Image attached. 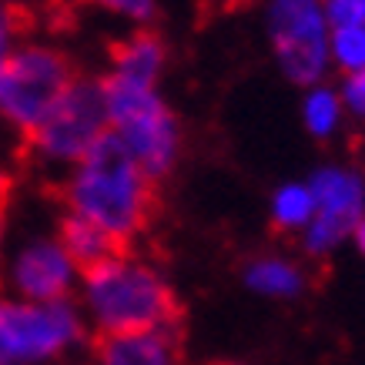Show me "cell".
Listing matches in <instances>:
<instances>
[{"mask_svg":"<svg viewBox=\"0 0 365 365\" xmlns=\"http://www.w3.org/2000/svg\"><path fill=\"white\" fill-rule=\"evenodd\" d=\"M71 215L98 225L114 242H128L148 225L151 215V178L131 158L118 134H104L78 165L71 168L64 185Z\"/></svg>","mask_w":365,"mask_h":365,"instance_id":"6da1fadb","label":"cell"},{"mask_svg":"<svg viewBox=\"0 0 365 365\" xmlns=\"http://www.w3.org/2000/svg\"><path fill=\"white\" fill-rule=\"evenodd\" d=\"M309 188L315 198V218L305 228L302 245L309 255H329L365 215V181L352 168L325 165L309 178Z\"/></svg>","mask_w":365,"mask_h":365,"instance_id":"ba28073f","label":"cell"},{"mask_svg":"<svg viewBox=\"0 0 365 365\" xmlns=\"http://www.w3.org/2000/svg\"><path fill=\"white\" fill-rule=\"evenodd\" d=\"M4 7H11L17 17H21L24 24L31 21V17H37V14H44V11H51L57 0H0Z\"/></svg>","mask_w":365,"mask_h":365,"instance_id":"44dd1931","label":"cell"},{"mask_svg":"<svg viewBox=\"0 0 365 365\" xmlns=\"http://www.w3.org/2000/svg\"><path fill=\"white\" fill-rule=\"evenodd\" d=\"M74 81L61 51L47 44H21L4 64L0 78V118L17 131L31 134L47 118L54 101Z\"/></svg>","mask_w":365,"mask_h":365,"instance_id":"8992f818","label":"cell"},{"mask_svg":"<svg viewBox=\"0 0 365 365\" xmlns=\"http://www.w3.org/2000/svg\"><path fill=\"white\" fill-rule=\"evenodd\" d=\"M84 309L101 335L178 332V302L151 265L128 255L84 272Z\"/></svg>","mask_w":365,"mask_h":365,"instance_id":"7a4b0ae2","label":"cell"},{"mask_svg":"<svg viewBox=\"0 0 365 365\" xmlns=\"http://www.w3.org/2000/svg\"><path fill=\"white\" fill-rule=\"evenodd\" d=\"M0 78H4V67H0Z\"/></svg>","mask_w":365,"mask_h":365,"instance_id":"603a6c76","label":"cell"},{"mask_svg":"<svg viewBox=\"0 0 365 365\" xmlns=\"http://www.w3.org/2000/svg\"><path fill=\"white\" fill-rule=\"evenodd\" d=\"M329 27H362L365 24V0H322Z\"/></svg>","mask_w":365,"mask_h":365,"instance_id":"e0dca14e","label":"cell"},{"mask_svg":"<svg viewBox=\"0 0 365 365\" xmlns=\"http://www.w3.org/2000/svg\"><path fill=\"white\" fill-rule=\"evenodd\" d=\"M57 242L64 245V252L81 268V275L91 272V268L104 265V262H111L114 255H121V242H114L108 232H101L98 225L84 222L78 215H67L64 222H61Z\"/></svg>","mask_w":365,"mask_h":365,"instance_id":"7c38bea8","label":"cell"},{"mask_svg":"<svg viewBox=\"0 0 365 365\" xmlns=\"http://www.w3.org/2000/svg\"><path fill=\"white\" fill-rule=\"evenodd\" d=\"M302 121H305L312 138H329L342 121V98L322 84L309 88L305 101H302Z\"/></svg>","mask_w":365,"mask_h":365,"instance_id":"9a60e30c","label":"cell"},{"mask_svg":"<svg viewBox=\"0 0 365 365\" xmlns=\"http://www.w3.org/2000/svg\"><path fill=\"white\" fill-rule=\"evenodd\" d=\"M94 4H101L104 11L118 14V17H128V21H138V24L151 21L158 11L155 0H94Z\"/></svg>","mask_w":365,"mask_h":365,"instance_id":"d6986e66","label":"cell"},{"mask_svg":"<svg viewBox=\"0 0 365 365\" xmlns=\"http://www.w3.org/2000/svg\"><path fill=\"white\" fill-rule=\"evenodd\" d=\"M21 34H24V21L11 7L0 4V67L11 61V54L21 47Z\"/></svg>","mask_w":365,"mask_h":365,"instance_id":"ac0fdd59","label":"cell"},{"mask_svg":"<svg viewBox=\"0 0 365 365\" xmlns=\"http://www.w3.org/2000/svg\"><path fill=\"white\" fill-rule=\"evenodd\" d=\"M165 44L155 34H134L128 41L114 47V67L111 74L131 84H144V88H158V78L165 71Z\"/></svg>","mask_w":365,"mask_h":365,"instance_id":"8fae6325","label":"cell"},{"mask_svg":"<svg viewBox=\"0 0 365 365\" xmlns=\"http://www.w3.org/2000/svg\"><path fill=\"white\" fill-rule=\"evenodd\" d=\"M108 131L111 128H108L101 81L74 78L64 94L54 101L47 118L27 138H31V151L37 158H44L51 165L74 168Z\"/></svg>","mask_w":365,"mask_h":365,"instance_id":"5b68a950","label":"cell"},{"mask_svg":"<svg viewBox=\"0 0 365 365\" xmlns=\"http://www.w3.org/2000/svg\"><path fill=\"white\" fill-rule=\"evenodd\" d=\"M339 98H342L345 111H352L355 118H365V71H355V74L345 78Z\"/></svg>","mask_w":365,"mask_h":365,"instance_id":"ffe728a7","label":"cell"},{"mask_svg":"<svg viewBox=\"0 0 365 365\" xmlns=\"http://www.w3.org/2000/svg\"><path fill=\"white\" fill-rule=\"evenodd\" d=\"M81 268L57 238H31L7 262V285L24 302H67Z\"/></svg>","mask_w":365,"mask_h":365,"instance_id":"9c48e42d","label":"cell"},{"mask_svg":"<svg viewBox=\"0 0 365 365\" xmlns=\"http://www.w3.org/2000/svg\"><path fill=\"white\" fill-rule=\"evenodd\" d=\"M315 218V198H312L309 181H285L272 195V222L285 232H305Z\"/></svg>","mask_w":365,"mask_h":365,"instance_id":"5bb4252c","label":"cell"},{"mask_svg":"<svg viewBox=\"0 0 365 365\" xmlns=\"http://www.w3.org/2000/svg\"><path fill=\"white\" fill-rule=\"evenodd\" d=\"M245 285L252 292L272 295V299H292L305 288V275L299 265L282 262V258H258L245 268Z\"/></svg>","mask_w":365,"mask_h":365,"instance_id":"4fadbf2b","label":"cell"},{"mask_svg":"<svg viewBox=\"0 0 365 365\" xmlns=\"http://www.w3.org/2000/svg\"><path fill=\"white\" fill-rule=\"evenodd\" d=\"M329 61L345 74L365 71V24L362 27H335L329 34Z\"/></svg>","mask_w":365,"mask_h":365,"instance_id":"2e32d148","label":"cell"},{"mask_svg":"<svg viewBox=\"0 0 365 365\" xmlns=\"http://www.w3.org/2000/svg\"><path fill=\"white\" fill-rule=\"evenodd\" d=\"M84 339L78 305L0 295V365H44Z\"/></svg>","mask_w":365,"mask_h":365,"instance_id":"277c9868","label":"cell"},{"mask_svg":"<svg viewBox=\"0 0 365 365\" xmlns=\"http://www.w3.org/2000/svg\"><path fill=\"white\" fill-rule=\"evenodd\" d=\"M329 21L322 0H272L268 4V37L275 61L292 84L315 88L329 61Z\"/></svg>","mask_w":365,"mask_h":365,"instance_id":"52a82bcc","label":"cell"},{"mask_svg":"<svg viewBox=\"0 0 365 365\" xmlns=\"http://www.w3.org/2000/svg\"><path fill=\"white\" fill-rule=\"evenodd\" d=\"M101 88L111 134L121 138V144L151 181L165 178L181 155V124L161 101L158 88L131 84L114 74L101 81Z\"/></svg>","mask_w":365,"mask_h":365,"instance_id":"3957f363","label":"cell"},{"mask_svg":"<svg viewBox=\"0 0 365 365\" xmlns=\"http://www.w3.org/2000/svg\"><path fill=\"white\" fill-rule=\"evenodd\" d=\"M98 365H178V332L101 335Z\"/></svg>","mask_w":365,"mask_h":365,"instance_id":"30bf717a","label":"cell"},{"mask_svg":"<svg viewBox=\"0 0 365 365\" xmlns=\"http://www.w3.org/2000/svg\"><path fill=\"white\" fill-rule=\"evenodd\" d=\"M355 245H359V252H365V215L355 222V228H352V235H349Z\"/></svg>","mask_w":365,"mask_h":365,"instance_id":"7402d4cb","label":"cell"}]
</instances>
